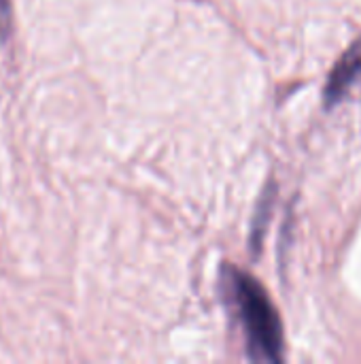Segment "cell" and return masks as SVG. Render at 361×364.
<instances>
[{"instance_id":"cell-3","label":"cell","mask_w":361,"mask_h":364,"mask_svg":"<svg viewBox=\"0 0 361 364\" xmlns=\"http://www.w3.org/2000/svg\"><path fill=\"white\" fill-rule=\"evenodd\" d=\"M9 21H11V6L9 0H0V43L9 34Z\"/></svg>"},{"instance_id":"cell-1","label":"cell","mask_w":361,"mask_h":364,"mask_svg":"<svg viewBox=\"0 0 361 364\" xmlns=\"http://www.w3.org/2000/svg\"><path fill=\"white\" fill-rule=\"evenodd\" d=\"M223 286L230 309L240 322L249 358L260 363L283 360V324L262 284L253 275L223 264Z\"/></svg>"},{"instance_id":"cell-2","label":"cell","mask_w":361,"mask_h":364,"mask_svg":"<svg viewBox=\"0 0 361 364\" xmlns=\"http://www.w3.org/2000/svg\"><path fill=\"white\" fill-rule=\"evenodd\" d=\"M361 81V36L340 55L336 66L332 68L328 83L323 87V102L328 109H332L336 102H340L353 85Z\"/></svg>"}]
</instances>
